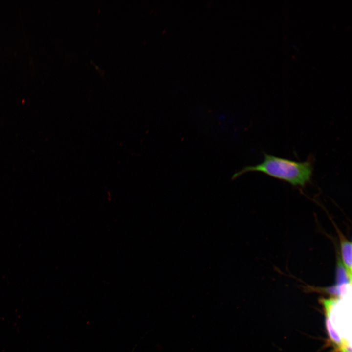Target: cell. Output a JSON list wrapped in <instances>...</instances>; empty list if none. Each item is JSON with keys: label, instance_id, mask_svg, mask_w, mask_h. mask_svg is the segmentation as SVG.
Wrapping results in <instances>:
<instances>
[{"label": "cell", "instance_id": "cell-1", "mask_svg": "<svg viewBox=\"0 0 352 352\" xmlns=\"http://www.w3.org/2000/svg\"><path fill=\"white\" fill-rule=\"evenodd\" d=\"M249 172H261L293 186L303 187L311 179L313 166L310 160L296 161L264 153L261 163L243 167L234 173L231 179Z\"/></svg>", "mask_w": 352, "mask_h": 352}, {"label": "cell", "instance_id": "cell-2", "mask_svg": "<svg viewBox=\"0 0 352 352\" xmlns=\"http://www.w3.org/2000/svg\"><path fill=\"white\" fill-rule=\"evenodd\" d=\"M335 228L340 240V258L348 275L352 279V243L337 227Z\"/></svg>", "mask_w": 352, "mask_h": 352}, {"label": "cell", "instance_id": "cell-3", "mask_svg": "<svg viewBox=\"0 0 352 352\" xmlns=\"http://www.w3.org/2000/svg\"><path fill=\"white\" fill-rule=\"evenodd\" d=\"M352 279L348 275L347 271L339 256H337L336 271V284L340 290L343 287H348L351 285Z\"/></svg>", "mask_w": 352, "mask_h": 352}, {"label": "cell", "instance_id": "cell-4", "mask_svg": "<svg viewBox=\"0 0 352 352\" xmlns=\"http://www.w3.org/2000/svg\"><path fill=\"white\" fill-rule=\"evenodd\" d=\"M325 323L326 329L330 338L335 344V345H337V347L338 349L343 343L344 340L341 339L339 335L335 330L330 322V318L329 316H326Z\"/></svg>", "mask_w": 352, "mask_h": 352}, {"label": "cell", "instance_id": "cell-5", "mask_svg": "<svg viewBox=\"0 0 352 352\" xmlns=\"http://www.w3.org/2000/svg\"><path fill=\"white\" fill-rule=\"evenodd\" d=\"M338 349L340 352H352L351 346L346 340H344L343 343Z\"/></svg>", "mask_w": 352, "mask_h": 352}]
</instances>
